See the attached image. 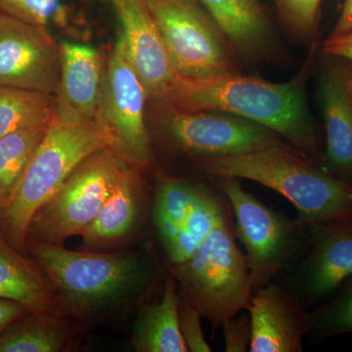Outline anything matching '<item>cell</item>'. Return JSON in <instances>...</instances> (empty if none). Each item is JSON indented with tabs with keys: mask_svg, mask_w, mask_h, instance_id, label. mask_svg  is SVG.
Returning a JSON list of instances; mask_svg holds the SVG:
<instances>
[{
	"mask_svg": "<svg viewBox=\"0 0 352 352\" xmlns=\"http://www.w3.org/2000/svg\"><path fill=\"white\" fill-rule=\"evenodd\" d=\"M310 59L298 75L282 83L240 73L212 78L177 76L156 107L239 116L276 132L320 166L322 153L307 98Z\"/></svg>",
	"mask_w": 352,
	"mask_h": 352,
	"instance_id": "obj_1",
	"label": "cell"
},
{
	"mask_svg": "<svg viewBox=\"0 0 352 352\" xmlns=\"http://www.w3.org/2000/svg\"><path fill=\"white\" fill-rule=\"evenodd\" d=\"M193 166L215 177L252 180L293 204L307 226L352 217V186L292 145L238 156L206 157Z\"/></svg>",
	"mask_w": 352,
	"mask_h": 352,
	"instance_id": "obj_2",
	"label": "cell"
},
{
	"mask_svg": "<svg viewBox=\"0 0 352 352\" xmlns=\"http://www.w3.org/2000/svg\"><path fill=\"white\" fill-rule=\"evenodd\" d=\"M112 145L110 134L98 122H75L55 113L15 198L0 215L4 239L18 251H25L30 224L39 208L61 189L83 160Z\"/></svg>",
	"mask_w": 352,
	"mask_h": 352,
	"instance_id": "obj_3",
	"label": "cell"
},
{
	"mask_svg": "<svg viewBox=\"0 0 352 352\" xmlns=\"http://www.w3.org/2000/svg\"><path fill=\"white\" fill-rule=\"evenodd\" d=\"M233 223L231 210L193 254L171 270L180 298L196 308L214 331L248 309L254 294Z\"/></svg>",
	"mask_w": 352,
	"mask_h": 352,
	"instance_id": "obj_4",
	"label": "cell"
},
{
	"mask_svg": "<svg viewBox=\"0 0 352 352\" xmlns=\"http://www.w3.org/2000/svg\"><path fill=\"white\" fill-rule=\"evenodd\" d=\"M32 256L54 288L60 305L85 314L140 289L151 268L135 254L76 252L30 241Z\"/></svg>",
	"mask_w": 352,
	"mask_h": 352,
	"instance_id": "obj_5",
	"label": "cell"
},
{
	"mask_svg": "<svg viewBox=\"0 0 352 352\" xmlns=\"http://www.w3.org/2000/svg\"><path fill=\"white\" fill-rule=\"evenodd\" d=\"M235 217L236 238L245 249L252 292L272 282L307 249L308 226L285 217L245 191L240 179L219 177Z\"/></svg>",
	"mask_w": 352,
	"mask_h": 352,
	"instance_id": "obj_6",
	"label": "cell"
},
{
	"mask_svg": "<svg viewBox=\"0 0 352 352\" xmlns=\"http://www.w3.org/2000/svg\"><path fill=\"white\" fill-rule=\"evenodd\" d=\"M126 164L112 147L83 160L61 189L34 214L28 242L61 245L72 236L80 235L112 193Z\"/></svg>",
	"mask_w": 352,
	"mask_h": 352,
	"instance_id": "obj_7",
	"label": "cell"
},
{
	"mask_svg": "<svg viewBox=\"0 0 352 352\" xmlns=\"http://www.w3.org/2000/svg\"><path fill=\"white\" fill-rule=\"evenodd\" d=\"M178 76L239 74L237 55L198 0H146Z\"/></svg>",
	"mask_w": 352,
	"mask_h": 352,
	"instance_id": "obj_8",
	"label": "cell"
},
{
	"mask_svg": "<svg viewBox=\"0 0 352 352\" xmlns=\"http://www.w3.org/2000/svg\"><path fill=\"white\" fill-rule=\"evenodd\" d=\"M162 136L175 151L197 160L238 156L274 146L291 145L276 132L220 111L157 108Z\"/></svg>",
	"mask_w": 352,
	"mask_h": 352,
	"instance_id": "obj_9",
	"label": "cell"
},
{
	"mask_svg": "<svg viewBox=\"0 0 352 352\" xmlns=\"http://www.w3.org/2000/svg\"><path fill=\"white\" fill-rule=\"evenodd\" d=\"M144 85L129 61L119 32L104 73L98 122L112 138L113 151L132 168L148 170L154 161L145 122Z\"/></svg>",
	"mask_w": 352,
	"mask_h": 352,
	"instance_id": "obj_10",
	"label": "cell"
},
{
	"mask_svg": "<svg viewBox=\"0 0 352 352\" xmlns=\"http://www.w3.org/2000/svg\"><path fill=\"white\" fill-rule=\"evenodd\" d=\"M307 226L305 254L284 286L309 309L352 276V217Z\"/></svg>",
	"mask_w": 352,
	"mask_h": 352,
	"instance_id": "obj_11",
	"label": "cell"
},
{
	"mask_svg": "<svg viewBox=\"0 0 352 352\" xmlns=\"http://www.w3.org/2000/svg\"><path fill=\"white\" fill-rule=\"evenodd\" d=\"M59 43L48 29L0 14V85L56 94Z\"/></svg>",
	"mask_w": 352,
	"mask_h": 352,
	"instance_id": "obj_12",
	"label": "cell"
},
{
	"mask_svg": "<svg viewBox=\"0 0 352 352\" xmlns=\"http://www.w3.org/2000/svg\"><path fill=\"white\" fill-rule=\"evenodd\" d=\"M122 25L129 61L149 100L159 103L177 76L146 0H111Z\"/></svg>",
	"mask_w": 352,
	"mask_h": 352,
	"instance_id": "obj_13",
	"label": "cell"
},
{
	"mask_svg": "<svg viewBox=\"0 0 352 352\" xmlns=\"http://www.w3.org/2000/svg\"><path fill=\"white\" fill-rule=\"evenodd\" d=\"M251 352H302L309 310L286 286L270 282L252 294Z\"/></svg>",
	"mask_w": 352,
	"mask_h": 352,
	"instance_id": "obj_14",
	"label": "cell"
},
{
	"mask_svg": "<svg viewBox=\"0 0 352 352\" xmlns=\"http://www.w3.org/2000/svg\"><path fill=\"white\" fill-rule=\"evenodd\" d=\"M59 46L61 78L55 94L57 115L75 122H98L105 73L100 54L87 44L63 41Z\"/></svg>",
	"mask_w": 352,
	"mask_h": 352,
	"instance_id": "obj_15",
	"label": "cell"
},
{
	"mask_svg": "<svg viewBox=\"0 0 352 352\" xmlns=\"http://www.w3.org/2000/svg\"><path fill=\"white\" fill-rule=\"evenodd\" d=\"M317 94L326 131L320 166L352 186V97L344 66L326 64L319 72Z\"/></svg>",
	"mask_w": 352,
	"mask_h": 352,
	"instance_id": "obj_16",
	"label": "cell"
},
{
	"mask_svg": "<svg viewBox=\"0 0 352 352\" xmlns=\"http://www.w3.org/2000/svg\"><path fill=\"white\" fill-rule=\"evenodd\" d=\"M224 34L234 52L247 61H270L277 38L259 0H198Z\"/></svg>",
	"mask_w": 352,
	"mask_h": 352,
	"instance_id": "obj_17",
	"label": "cell"
},
{
	"mask_svg": "<svg viewBox=\"0 0 352 352\" xmlns=\"http://www.w3.org/2000/svg\"><path fill=\"white\" fill-rule=\"evenodd\" d=\"M140 204L139 170L126 164L98 214L80 234L83 249L94 251L129 235L138 222Z\"/></svg>",
	"mask_w": 352,
	"mask_h": 352,
	"instance_id": "obj_18",
	"label": "cell"
},
{
	"mask_svg": "<svg viewBox=\"0 0 352 352\" xmlns=\"http://www.w3.org/2000/svg\"><path fill=\"white\" fill-rule=\"evenodd\" d=\"M0 298L30 312L57 310L56 294L41 266L32 263L0 234Z\"/></svg>",
	"mask_w": 352,
	"mask_h": 352,
	"instance_id": "obj_19",
	"label": "cell"
},
{
	"mask_svg": "<svg viewBox=\"0 0 352 352\" xmlns=\"http://www.w3.org/2000/svg\"><path fill=\"white\" fill-rule=\"evenodd\" d=\"M179 294L175 276L164 284L163 295L145 305L132 333V344L139 352H188L178 319Z\"/></svg>",
	"mask_w": 352,
	"mask_h": 352,
	"instance_id": "obj_20",
	"label": "cell"
},
{
	"mask_svg": "<svg viewBox=\"0 0 352 352\" xmlns=\"http://www.w3.org/2000/svg\"><path fill=\"white\" fill-rule=\"evenodd\" d=\"M210 187L175 177L163 175L155 193L153 219L164 254L175 245L201 198Z\"/></svg>",
	"mask_w": 352,
	"mask_h": 352,
	"instance_id": "obj_21",
	"label": "cell"
},
{
	"mask_svg": "<svg viewBox=\"0 0 352 352\" xmlns=\"http://www.w3.org/2000/svg\"><path fill=\"white\" fill-rule=\"evenodd\" d=\"M73 331L58 310L30 312L0 332V352H59L69 346Z\"/></svg>",
	"mask_w": 352,
	"mask_h": 352,
	"instance_id": "obj_22",
	"label": "cell"
},
{
	"mask_svg": "<svg viewBox=\"0 0 352 352\" xmlns=\"http://www.w3.org/2000/svg\"><path fill=\"white\" fill-rule=\"evenodd\" d=\"M55 113V94L0 85V138L22 129L48 126Z\"/></svg>",
	"mask_w": 352,
	"mask_h": 352,
	"instance_id": "obj_23",
	"label": "cell"
},
{
	"mask_svg": "<svg viewBox=\"0 0 352 352\" xmlns=\"http://www.w3.org/2000/svg\"><path fill=\"white\" fill-rule=\"evenodd\" d=\"M47 126L22 129L0 138V215L15 198Z\"/></svg>",
	"mask_w": 352,
	"mask_h": 352,
	"instance_id": "obj_24",
	"label": "cell"
},
{
	"mask_svg": "<svg viewBox=\"0 0 352 352\" xmlns=\"http://www.w3.org/2000/svg\"><path fill=\"white\" fill-rule=\"evenodd\" d=\"M309 318L308 336L314 342L352 336V276L325 302L310 309Z\"/></svg>",
	"mask_w": 352,
	"mask_h": 352,
	"instance_id": "obj_25",
	"label": "cell"
},
{
	"mask_svg": "<svg viewBox=\"0 0 352 352\" xmlns=\"http://www.w3.org/2000/svg\"><path fill=\"white\" fill-rule=\"evenodd\" d=\"M0 14L39 27L71 28L73 9L67 0H0Z\"/></svg>",
	"mask_w": 352,
	"mask_h": 352,
	"instance_id": "obj_26",
	"label": "cell"
},
{
	"mask_svg": "<svg viewBox=\"0 0 352 352\" xmlns=\"http://www.w3.org/2000/svg\"><path fill=\"white\" fill-rule=\"evenodd\" d=\"M289 31L305 41H315L320 22L322 0H274Z\"/></svg>",
	"mask_w": 352,
	"mask_h": 352,
	"instance_id": "obj_27",
	"label": "cell"
},
{
	"mask_svg": "<svg viewBox=\"0 0 352 352\" xmlns=\"http://www.w3.org/2000/svg\"><path fill=\"white\" fill-rule=\"evenodd\" d=\"M201 316L200 312L180 298L178 305V319L183 340L188 352H210L212 347L206 340L201 328Z\"/></svg>",
	"mask_w": 352,
	"mask_h": 352,
	"instance_id": "obj_28",
	"label": "cell"
},
{
	"mask_svg": "<svg viewBox=\"0 0 352 352\" xmlns=\"http://www.w3.org/2000/svg\"><path fill=\"white\" fill-rule=\"evenodd\" d=\"M226 352H245L252 342L251 316L238 314L228 319L222 326Z\"/></svg>",
	"mask_w": 352,
	"mask_h": 352,
	"instance_id": "obj_29",
	"label": "cell"
},
{
	"mask_svg": "<svg viewBox=\"0 0 352 352\" xmlns=\"http://www.w3.org/2000/svg\"><path fill=\"white\" fill-rule=\"evenodd\" d=\"M329 56L344 58L352 62V31L342 34H330L323 44Z\"/></svg>",
	"mask_w": 352,
	"mask_h": 352,
	"instance_id": "obj_30",
	"label": "cell"
},
{
	"mask_svg": "<svg viewBox=\"0 0 352 352\" xmlns=\"http://www.w3.org/2000/svg\"><path fill=\"white\" fill-rule=\"evenodd\" d=\"M29 314V310L21 303L0 298V332Z\"/></svg>",
	"mask_w": 352,
	"mask_h": 352,
	"instance_id": "obj_31",
	"label": "cell"
},
{
	"mask_svg": "<svg viewBox=\"0 0 352 352\" xmlns=\"http://www.w3.org/2000/svg\"><path fill=\"white\" fill-rule=\"evenodd\" d=\"M352 31V0H344L342 4V11L332 34H342Z\"/></svg>",
	"mask_w": 352,
	"mask_h": 352,
	"instance_id": "obj_32",
	"label": "cell"
},
{
	"mask_svg": "<svg viewBox=\"0 0 352 352\" xmlns=\"http://www.w3.org/2000/svg\"><path fill=\"white\" fill-rule=\"evenodd\" d=\"M344 78L347 90L352 97V66H344Z\"/></svg>",
	"mask_w": 352,
	"mask_h": 352,
	"instance_id": "obj_33",
	"label": "cell"
},
{
	"mask_svg": "<svg viewBox=\"0 0 352 352\" xmlns=\"http://www.w3.org/2000/svg\"><path fill=\"white\" fill-rule=\"evenodd\" d=\"M100 1H103V2H111V0H100Z\"/></svg>",
	"mask_w": 352,
	"mask_h": 352,
	"instance_id": "obj_34",
	"label": "cell"
}]
</instances>
